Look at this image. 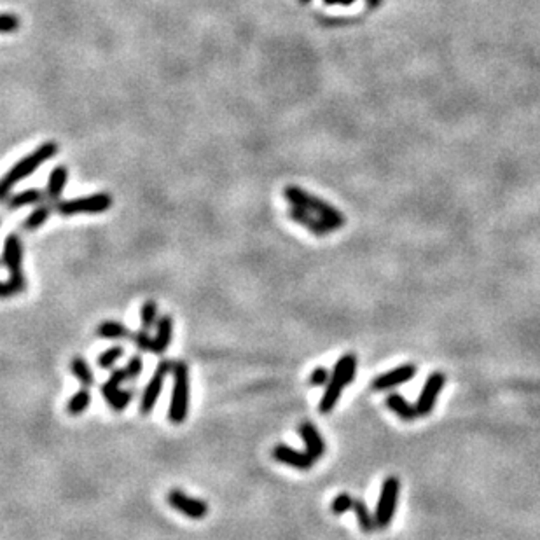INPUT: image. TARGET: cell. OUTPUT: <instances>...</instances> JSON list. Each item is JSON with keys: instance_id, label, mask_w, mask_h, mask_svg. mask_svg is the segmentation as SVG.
<instances>
[{"instance_id": "obj_1", "label": "cell", "mask_w": 540, "mask_h": 540, "mask_svg": "<svg viewBox=\"0 0 540 540\" xmlns=\"http://www.w3.org/2000/svg\"><path fill=\"white\" fill-rule=\"evenodd\" d=\"M283 194H285L287 201H289L290 205H294V207H301L305 208V210L319 215L332 231L334 229H341L346 224L345 215L341 214L336 207H332V205L327 203V201L320 200L317 196L310 194V192L298 187V185H289V187H285Z\"/></svg>"}, {"instance_id": "obj_2", "label": "cell", "mask_w": 540, "mask_h": 540, "mask_svg": "<svg viewBox=\"0 0 540 540\" xmlns=\"http://www.w3.org/2000/svg\"><path fill=\"white\" fill-rule=\"evenodd\" d=\"M56 153H58V145H56L55 142H44V144L39 145L32 154H28V156L23 158L22 161H18V163L9 170V174L6 175L4 180H2V187H0L2 196L8 198L11 189L15 187L18 182H22L23 178L32 175L40 164L46 163L47 160H51Z\"/></svg>"}, {"instance_id": "obj_3", "label": "cell", "mask_w": 540, "mask_h": 540, "mask_svg": "<svg viewBox=\"0 0 540 540\" xmlns=\"http://www.w3.org/2000/svg\"><path fill=\"white\" fill-rule=\"evenodd\" d=\"M174 390H171L168 420L174 425H182L187 420L189 399H191V383H189V366L184 360L174 364Z\"/></svg>"}, {"instance_id": "obj_4", "label": "cell", "mask_w": 540, "mask_h": 540, "mask_svg": "<svg viewBox=\"0 0 540 540\" xmlns=\"http://www.w3.org/2000/svg\"><path fill=\"white\" fill-rule=\"evenodd\" d=\"M399 493H400V481L396 475H388L381 484L380 497L376 502V511H374V518H376L378 530H385L391 525L394 518H396L397 505H399Z\"/></svg>"}, {"instance_id": "obj_5", "label": "cell", "mask_w": 540, "mask_h": 540, "mask_svg": "<svg viewBox=\"0 0 540 540\" xmlns=\"http://www.w3.org/2000/svg\"><path fill=\"white\" fill-rule=\"evenodd\" d=\"M112 207V196L107 192H96V194L76 198V200L60 201L56 203V212L60 215H77V214H102Z\"/></svg>"}, {"instance_id": "obj_6", "label": "cell", "mask_w": 540, "mask_h": 540, "mask_svg": "<svg viewBox=\"0 0 540 540\" xmlns=\"http://www.w3.org/2000/svg\"><path fill=\"white\" fill-rule=\"evenodd\" d=\"M170 373H174V364H171L170 360H161V362L158 364L154 374L151 376L149 383L145 385L144 391H142L140 404H138V411H140L142 416H147V414H151L154 411L161 391H163L164 380H167V376Z\"/></svg>"}, {"instance_id": "obj_7", "label": "cell", "mask_w": 540, "mask_h": 540, "mask_svg": "<svg viewBox=\"0 0 540 540\" xmlns=\"http://www.w3.org/2000/svg\"><path fill=\"white\" fill-rule=\"evenodd\" d=\"M167 502L170 507H174L175 511L180 512V514H184L189 519H205L208 511H210L207 502L201 500V498L191 497V495H187L178 488L168 491Z\"/></svg>"}, {"instance_id": "obj_8", "label": "cell", "mask_w": 540, "mask_h": 540, "mask_svg": "<svg viewBox=\"0 0 540 540\" xmlns=\"http://www.w3.org/2000/svg\"><path fill=\"white\" fill-rule=\"evenodd\" d=\"M444 385H446V376L441 371H435L425 381L423 388H421L420 396L416 399V411L420 416H428L434 411L435 403H437L441 391H443Z\"/></svg>"}, {"instance_id": "obj_9", "label": "cell", "mask_w": 540, "mask_h": 540, "mask_svg": "<svg viewBox=\"0 0 540 540\" xmlns=\"http://www.w3.org/2000/svg\"><path fill=\"white\" fill-rule=\"evenodd\" d=\"M416 376V366L414 364H403V366L396 367V369H390L387 373L380 374L373 380L371 383V388L374 391H387L391 390V388L399 387V385L407 383L413 378Z\"/></svg>"}, {"instance_id": "obj_10", "label": "cell", "mask_w": 540, "mask_h": 540, "mask_svg": "<svg viewBox=\"0 0 540 540\" xmlns=\"http://www.w3.org/2000/svg\"><path fill=\"white\" fill-rule=\"evenodd\" d=\"M271 457L275 458L278 464L298 469V471H310V469L313 467V464H315V460H313L306 451L296 450V448L289 446V444H276L271 451Z\"/></svg>"}, {"instance_id": "obj_11", "label": "cell", "mask_w": 540, "mask_h": 540, "mask_svg": "<svg viewBox=\"0 0 540 540\" xmlns=\"http://www.w3.org/2000/svg\"><path fill=\"white\" fill-rule=\"evenodd\" d=\"M299 435H301L303 443H305V451L313 458V460H320L326 457V439L319 432V428L312 423V421H303L299 425Z\"/></svg>"}, {"instance_id": "obj_12", "label": "cell", "mask_w": 540, "mask_h": 540, "mask_svg": "<svg viewBox=\"0 0 540 540\" xmlns=\"http://www.w3.org/2000/svg\"><path fill=\"white\" fill-rule=\"evenodd\" d=\"M2 261H4L6 268L9 269V275H23V243L16 233H11V235L6 238Z\"/></svg>"}, {"instance_id": "obj_13", "label": "cell", "mask_w": 540, "mask_h": 540, "mask_svg": "<svg viewBox=\"0 0 540 540\" xmlns=\"http://www.w3.org/2000/svg\"><path fill=\"white\" fill-rule=\"evenodd\" d=\"M289 217L292 219L296 224L303 226V228H306L308 231H312L315 236H327L330 231H332V229H330L329 226H327L326 222L322 221V219L315 217V215H313V212L305 210V208H301V207H294V205H290Z\"/></svg>"}, {"instance_id": "obj_14", "label": "cell", "mask_w": 540, "mask_h": 540, "mask_svg": "<svg viewBox=\"0 0 540 540\" xmlns=\"http://www.w3.org/2000/svg\"><path fill=\"white\" fill-rule=\"evenodd\" d=\"M357 355L355 353H345L334 366L332 374H330V381L339 385L341 388H345L346 385L353 383L357 376Z\"/></svg>"}, {"instance_id": "obj_15", "label": "cell", "mask_w": 540, "mask_h": 540, "mask_svg": "<svg viewBox=\"0 0 540 540\" xmlns=\"http://www.w3.org/2000/svg\"><path fill=\"white\" fill-rule=\"evenodd\" d=\"M171 339H174V319H171V315L160 317L156 326V334H154L153 353L163 355L170 348Z\"/></svg>"}, {"instance_id": "obj_16", "label": "cell", "mask_w": 540, "mask_h": 540, "mask_svg": "<svg viewBox=\"0 0 540 540\" xmlns=\"http://www.w3.org/2000/svg\"><path fill=\"white\" fill-rule=\"evenodd\" d=\"M385 404H387L388 410L394 411V413H396L397 416H399L400 420H404V421H413V420H416L418 416H420L416 411V406H413V404L407 403V400L404 399L400 394H396V391L388 394L387 399H385Z\"/></svg>"}, {"instance_id": "obj_17", "label": "cell", "mask_w": 540, "mask_h": 540, "mask_svg": "<svg viewBox=\"0 0 540 540\" xmlns=\"http://www.w3.org/2000/svg\"><path fill=\"white\" fill-rule=\"evenodd\" d=\"M102 396L109 404V407L119 413V411H124L130 406L131 399H133V390H121V388L102 385Z\"/></svg>"}, {"instance_id": "obj_18", "label": "cell", "mask_w": 540, "mask_h": 540, "mask_svg": "<svg viewBox=\"0 0 540 540\" xmlns=\"http://www.w3.org/2000/svg\"><path fill=\"white\" fill-rule=\"evenodd\" d=\"M67 178H69V170H67V167H63V164L62 167H56L55 170L51 171L49 180H47V191H46L47 200L60 203V198H62V192L67 184Z\"/></svg>"}, {"instance_id": "obj_19", "label": "cell", "mask_w": 540, "mask_h": 540, "mask_svg": "<svg viewBox=\"0 0 540 540\" xmlns=\"http://www.w3.org/2000/svg\"><path fill=\"white\" fill-rule=\"evenodd\" d=\"M44 198H47L40 189H26V191L16 192L11 198H8V208L16 210V208L30 207V205L42 203Z\"/></svg>"}, {"instance_id": "obj_20", "label": "cell", "mask_w": 540, "mask_h": 540, "mask_svg": "<svg viewBox=\"0 0 540 540\" xmlns=\"http://www.w3.org/2000/svg\"><path fill=\"white\" fill-rule=\"evenodd\" d=\"M96 336L103 337V339H126V337L133 336V332L124 323L116 322V320H106V322L98 323Z\"/></svg>"}, {"instance_id": "obj_21", "label": "cell", "mask_w": 540, "mask_h": 540, "mask_svg": "<svg viewBox=\"0 0 540 540\" xmlns=\"http://www.w3.org/2000/svg\"><path fill=\"white\" fill-rule=\"evenodd\" d=\"M353 512H355L357 523H359L360 530H362L364 533H371L378 528L376 518H374V514H371L369 507H367V504L362 500V498H355Z\"/></svg>"}, {"instance_id": "obj_22", "label": "cell", "mask_w": 540, "mask_h": 540, "mask_svg": "<svg viewBox=\"0 0 540 540\" xmlns=\"http://www.w3.org/2000/svg\"><path fill=\"white\" fill-rule=\"evenodd\" d=\"M343 390L345 388H341L339 385L332 383V381H329V385L326 387V390H323V396L322 399H320L319 403V411L322 414H329L330 411L334 410V407L337 406V403H339L341 399V394H343Z\"/></svg>"}, {"instance_id": "obj_23", "label": "cell", "mask_w": 540, "mask_h": 540, "mask_svg": "<svg viewBox=\"0 0 540 540\" xmlns=\"http://www.w3.org/2000/svg\"><path fill=\"white\" fill-rule=\"evenodd\" d=\"M90 406H91V394L86 387H83L69 399V403H67V413H69L70 416H79V414H83L84 411L90 410Z\"/></svg>"}, {"instance_id": "obj_24", "label": "cell", "mask_w": 540, "mask_h": 540, "mask_svg": "<svg viewBox=\"0 0 540 540\" xmlns=\"http://www.w3.org/2000/svg\"><path fill=\"white\" fill-rule=\"evenodd\" d=\"M70 371H72V374L76 376V380L79 381L83 387L90 388L91 385L94 383L93 369H91L90 364H87L86 360L83 359V357H74V359L70 360Z\"/></svg>"}, {"instance_id": "obj_25", "label": "cell", "mask_w": 540, "mask_h": 540, "mask_svg": "<svg viewBox=\"0 0 540 540\" xmlns=\"http://www.w3.org/2000/svg\"><path fill=\"white\" fill-rule=\"evenodd\" d=\"M49 215H51V207H49V205L37 207L35 210L25 219V222H23V229H25V231H35V229H39L40 226L46 224Z\"/></svg>"}, {"instance_id": "obj_26", "label": "cell", "mask_w": 540, "mask_h": 540, "mask_svg": "<svg viewBox=\"0 0 540 540\" xmlns=\"http://www.w3.org/2000/svg\"><path fill=\"white\" fill-rule=\"evenodd\" d=\"M158 320H160V312H158V303L149 299L145 301L140 308V323L142 329L151 330L154 326H158Z\"/></svg>"}, {"instance_id": "obj_27", "label": "cell", "mask_w": 540, "mask_h": 540, "mask_svg": "<svg viewBox=\"0 0 540 540\" xmlns=\"http://www.w3.org/2000/svg\"><path fill=\"white\" fill-rule=\"evenodd\" d=\"M353 505H355V498L350 493H339L332 498L330 502V511L336 516H343L348 511H353Z\"/></svg>"}, {"instance_id": "obj_28", "label": "cell", "mask_w": 540, "mask_h": 540, "mask_svg": "<svg viewBox=\"0 0 540 540\" xmlns=\"http://www.w3.org/2000/svg\"><path fill=\"white\" fill-rule=\"evenodd\" d=\"M25 289H26L25 275L9 276L8 282H6L4 285H2V289H0V294H2V298H11V296H18V294H22Z\"/></svg>"}, {"instance_id": "obj_29", "label": "cell", "mask_w": 540, "mask_h": 540, "mask_svg": "<svg viewBox=\"0 0 540 540\" xmlns=\"http://www.w3.org/2000/svg\"><path fill=\"white\" fill-rule=\"evenodd\" d=\"M124 355V348L123 346H112V348L106 350L102 355L96 359L98 367H102V369H112L116 366L117 360Z\"/></svg>"}, {"instance_id": "obj_30", "label": "cell", "mask_w": 540, "mask_h": 540, "mask_svg": "<svg viewBox=\"0 0 540 540\" xmlns=\"http://www.w3.org/2000/svg\"><path fill=\"white\" fill-rule=\"evenodd\" d=\"M133 341L135 346H137L138 352H153L154 346V337L151 336L147 329H138L137 332H133Z\"/></svg>"}, {"instance_id": "obj_31", "label": "cell", "mask_w": 540, "mask_h": 540, "mask_svg": "<svg viewBox=\"0 0 540 540\" xmlns=\"http://www.w3.org/2000/svg\"><path fill=\"white\" fill-rule=\"evenodd\" d=\"M330 381V373L326 369V367H317V369L312 371V374H310V380L308 383L312 385V387H327Z\"/></svg>"}, {"instance_id": "obj_32", "label": "cell", "mask_w": 540, "mask_h": 540, "mask_svg": "<svg viewBox=\"0 0 540 540\" xmlns=\"http://www.w3.org/2000/svg\"><path fill=\"white\" fill-rule=\"evenodd\" d=\"M124 369H126L130 381L137 380V378L142 374V371H144V359H142L140 355H133L130 360H128Z\"/></svg>"}, {"instance_id": "obj_33", "label": "cell", "mask_w": 540, "mask_h": 540, "mask_svg": "<svg viewBox=\"0 0 540 540\" xmlns=\"http://www.w3.org/2000/svg\"><path fill=\"white\" fill-rule=\"evenodd\" d=\"M124 381H130V378H128L126 369L123 367V369H114L112 374L109 376V380H107L103 385H107V387L121 388V385H123Z\"/></svg>"}, {"instance_id": "obj_34", "label": "cell", "mask_w": 540, "mask_h": 540, "mask_svg": "<svg viewBox=\"0 0 540 540\" xmlns=\"http://www.w3.org/2000/svg\"><path fill=\"white\" fill-rule=\"evenodd\" d=\"M19 26V19L16 18L15 15H9V12H6L4 16H2V32L4 33H11V32H16Z\"/></svg>"}, {"instance_id": "obj_35", "label": "cell", "mask_w": 540, "mask_h": 540, "mask_svg": "<svg viewBox=\"0 0 540 540\" xmlns=\"http://www.w3.org/2000/svg\"><path fill=\"white\" fill-rule=\"evenodd\" d=\"M353 2H355V0H337V4H341V6H350V4H353Z\"/></svg>"}, {"instance_id": "obj_36", "label": "cell", "mask_w": 540, "mask_h": 540, "mask_svg": "<svg viewBox=\"0 0 540 540\" xmlns=\"http://www.w3.org/2000/svg\"><path fill=\"white\" fill-rule=\"evenodd\" d=\"M323 2H326V4H329V6L337 4V0H323Z\"/></svg>"}, {"instance_id": "obj_37", "label": "cell", "mask_w": 540, "mask_h": 540, "mask_svg": "<svg viewBox=\"0 0 540 540\" xmlns=\"http://www.w3.org/2000/svg\"><path fill=\"white\" fill-rule=\"evenodd\" d=\"M301 2H303V4H306V2H310V0H301Z\"/></svg>"}]
</instances>
